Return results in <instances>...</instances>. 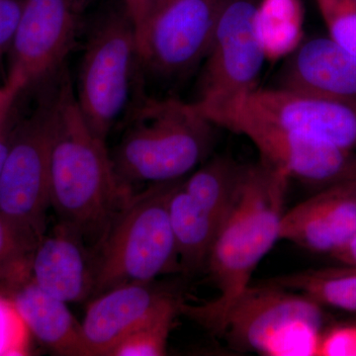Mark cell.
Here are the masks:
<instances>
[{"label":"cell","instance_id":"obj_23","mask_svg":"<svg viewBox=\"0 0 356 356\" xmlns=\"http://www.w3.org/2000/svg\"><path fill=\"white\" fill-rule=\"evenodd\" d=\"M181 301L166 307L143 323L117 344L109 356H161L166 355L168 339Z\"/></svg>","mask_w":356,"mask_h":356},{"label":"cell","instance_id":"obj_11","mask_svg":"<svg viewBox=\"0 0 356 356\" xmlns=\"http://www.w3.org/2000/svg\"><path fill=\"white\" fill-rule=\"evenodd\" d=\"M79 0H24L6 83L31 88L65 67L81 30Z\"/></svg>","mask_w":356,"mask_h":356},{"label":"cell","instance_id":"obj_13","mask_svg":"<svg viewBox=\"0 0 356 356\" xmlns=\"http://www.w3.org/2000/svg\"><path fill=\"white\" fill-rule=\"evenodd\" d=\"M179 301L154 281L121 285L98 295L81 322L88 356H109L131 332Z\"/></svg>","mask_w":356,"mask_h":356},{"label":"cell","instance_id":"obj_22","mask_svg":"<svg viewBox=\"0 0 356 356\" xmlns=\"http://www.w3.org/2000/svg\"><path fill=\"white\" fill-rule=\"evenodd\" d=\"M41 238L0 215V288L31 275V259Z\"/></svg>","mask_w":356,"mask_h":356},{"label":"cell","instance_id":"obj_16","mask_svg":"<svg viewBox=\"0 0 356 356\" xmlns=\"http://www.w3.org/2000/svg\"><path fill=\"white\" fill-rule=\"evenodd\" d=\"M277 88L356 102V60L330 37L307 40L287 57Z\"/></svg>","mask_w":356,"mask_h":356},{"label":"cell","instance_id":"obj_2","mask_svg":"<svg viewBox=\"0 0 356 356\" xmlns=\"http://www.w3.org/2000/svg\"><path fill=\"white\" fill-rule=\"evenodd\" d=\"M290 179L285 170L262 159L243 165L235 203L218 231L206 264L219 296L199 305L181 302L179 313L218 334L229 307L252 284L259 262L280 241Z\"/></svg>","mask_w":356,"mask_h":356},{"label":"cell","instance_id":"obj_21","mask_svg":"<svg viewBox=\"0 0 356 356\" xmlns=\"http://www.w3.org/2000/svg\"><path fill=\"white\" fill-rule=\"evenodd\" d=\"M269 282L310 297L318 305L356 312V267L284 274Z\"/></svg>","mask_w":356,"mask_h":356},{"label":"cell","instance_id":"obj_1","mask_svg":"<svg viewBox=\"0 0 356 356\" xmlns=\"http://www.w3.org/2000/svg\"><path fill=\"white\" fill-rule=\"evenodd\" d=\"M133 192L115 172L106 140L89 128L67 70L58 74L51 149V207L86 242H102Z\"/></svg>","mask_w":356,"mask_h":356},{"label":"cell","instance_id":"obj_6","mask_svg":"<svg viewBox=\"0 0 356 356\" xmlns=\"http://www.w3.org/2000/svg\"><path fill=\"white\" fill-rule=\"evenodd\" d=\"M321 305L302 293L267 281L250 284L232 304L218 334L236 350L269 356L318 355Z\"/></svg>","mask_w":356,"mask_h":356},{"label":"cell","instance_id":"obj_32","mask_svg":"<svg viewBox=\"0 0 356 356\" xmlns=\"http://www.w3.org/2000/svg\"><path fill=\"white\" fill-rule=\"evenodd\" d=\"M341 187L344 189V191L353 197L356 201V165L350 175H348L343 181L339 182Z\"/></svg>","mask_w":356,"mask_h":356},{"label":"cell","instance_id":"obj_15","mask_svg":"<svg viewBox=\"0 0 356 356\" xmlns=\"http://www.w3.org/2000/svg\"><path fill=\"white\" fill-rule=\"evenodd\" d=\"M355 234L356 201L341 185L334 184L284 212L280 241L332 255Z\"/></svg>","mask_w":356,"mask_h":356},{"label":"cell","instance_id":"obj_29","mask_svg":"<svg viewBox=\"0 0 356 356\" xmlns=\"http://www.w3.org/2000/svg\"><path fill=\"white\" fill-rule=\"evenodd\" d=\"M135 25H139L172 0H125Z\"/></svg>","mask_w":356,"mask_h":356},{"label":"cell","instance_id":"obj_5","mask_svg":"<svg viewBox=\"0 0 356 356\" xmlns=\"http://www.w3.org/2000/svg\"><path fill=\"white\" fill-rule=\"evenodd\" d=\"M136 25L124 0L93 21L86 37L74 95L89 128L106 140L144 97Z\"/></svg>","mask_w":356,"mask_h":356},{"label":"cell","instance_id":"obj_28","mask_svg":"<svg viewBox=\"0 0 356 356\" xmlns=\"http://www.w3.org/2000/svg\"><path fill=\"white\" fill-rule=\"evenodd\" d=\"M21 92L9 102L0 114V177L10 149L14 130L21 116L19 110Z\"/></svg>","mask_w":356,"mask_h":356},{"label":"cell","instance_id":"obj_12","mask_svg":"<svg viewBox=\"0 0 356 356\" xmlns=\"http://www.w3.org/2000/svg\"><path fill=\"white\" fill-rule=\"evenodd\" d=\"M201 113L229 109L273 122L356 153V102L282 88H257L216 104H195Z\"/></svg>","mask_w":356,"mask_h":356},{"label":"cell","instance_id":"obj_31","mask_svg":"<svg viewBox=\"0 0 356 356\" xmlns=\"http://www.w3.org/2000/svg\"><path fill=\"white\" fill-rule=\"evenodd\" d=\"M22 90L23 88L17 84L3 83V88L0 90V114L9 102L16 95H19Z\"/></svg>","mask_w":356,"mask_h":356},{"label":"cell","instance_id":"obj_27","mask_svg":"<svg viewBox=\"0 0 356 356\" xmlns=\"http://www.w3.org/2000/svg\"><path fill=\"white\" fill-rule=\"evenodd\" d=\"M23 6L24 0H0V67L10 50Z\"/></svg>","mask_w":356,"mask_h":356},{"label":"cell","instance_id":"obj_33","mask_svg":"<svg viewBox=\"0 0 356 356\" xmlns=\"http://www.w3.org/2000/svg\"><path fill=\"white\" fill-rule=\"evenodd\" d=\"M2 88H3V84H0V90H1Z\"/></svg>","mask_w":356,"mask_h":356},{"label":"cell","instance_id":"obj_7","mask_svg":"<svg viewBox=\"0 0 356 356\" xmlns=\"http://www.w3.org/2000/svg\"><path fill=\"white\" fill-rule=\"evenodd\" d=\"M60 70L35 86L36 106L20 116L0 177V215L38 238L46 233L51 207V149Z\"/></svg>","mask_w":356,"mask_h":356},{"label":"cell","instance_id":"obj_19","mask_svg":"<svg viewBox=\"0 0 356 356\" xmlns=\"http://www.w3.org/2000/svg\"><path fill=\"white\" fill-rule=\"evenodd\" d=\"M254 27L266 60L289 57L304 41L301 0H259Z\"/></svg>","mask_w":356,"mask_h":356},{"label":"cell","instance_id":"obj_8","mask_svg":"<svg viewBox=\"0 0 356 356\" xmlns=\"http://www.w3.org/2000/svg\"><path fill=\"white\" fill-rule=\"evenodd\" d=\"M229 0H172L136 26L143 74L170 79L205 58L220 14Z\"/></svg>","mask_w":356,"mask_h":356},{"label":"cell","instance_id":"obj_17","mask_svg":"<svg viewBox=\"0 0 356 356\" xmlns=\"http://www.w3.org/2000/svg\"><path fill=\"white\" fill-rule=\"evenodd\" d=\"M2 289L13 299L32 336L47 348L58 355L88 356L81 323L67 303L44 291L31 276Z\"/></svg>","mask_w":356,"mask_h":356},{"label":"cell","instance_id":"obj_26","mask_svg":"<svg viewBox=\"0 0 356 356\" xmlns=\"http://www.w3.org/2000/svg\"><path fill=\"white\" fill-rule=\"evenodd\" d=\"M318 356H356V325L334 327L322 336Z\"/></svg>","mask_w":356,"mask_h":356},{"label":"cell","instance_id":"obj_25","mask_svg":"<svg viewBox=\"0 0 356 356\" xmlns=\"http://www.w3.org/2000/svg\"><path fill=\"white\" fill-rule=\"evenodd\" d=\"M31 336L13 299L0 291V356L30 355Z\"/></svg>","mask_w":356,"mask_h":356},{"label":"cell","instance_id":"obj_4","mask_svg":"<svg viewBox=\"0 0 356 356\" xmlns=\"http://www.w3.org/2000/svg\"><path fill=\"white\" fill-rule=\"evenodd\" d=\"M132 194L115 215L96 254L92 297L130 283L182 270L168 203L177 182Z\"/></svg>","mask_w":356,"mask_h":356},{"label":"cell","instance_id":"obj_30","mask_svg":"<svg viewBox=\"0 0 356 356\" xmlns=\"http://www.w3.org/2000/svg\"><path fill=\"white\" fill-rule=\"evenodd\" d=\"M332 257L346 266L356 267V234Z\"/></svg>","mask_w":356,"mask_h":356},{"label":"cell","instance_id":"obj_3","mask_svg":"<svg viewBox=\"0 0 356 356\" xmlns=\"http://www.w3.org/2000/svg\"><path fill=\"white\" fill-rule=\"evenodd\" d=\"M120 142L111 154L124 184L182 179L210 153L214 128L193 102L145 95L123 120Z\"/></svg>","mask_w":356,"mask_h":356},{"label":"cell","instance_id":"obj_34","mask_svg":"<svg viewBox=\"0 0 356 356\" xmlns=\"http://www.w3.org/2000/svg\"><path fill=\"white\" fill-rule=\"evenodd\" d=\"M355 1H356V0H355Z\"/></svg>","mask_w":356,"mask_h":356},{"label":"cell","instance_id":"obj_9","mask_svg":"<svg viewBox=\"0 0 356 356\" xmlns=\"http://www.w3.org/2000/svg\"><path fill=\"white\" fill-rule=\"evenodd\" d=\"M203 115L216 127L252 140L262 161L285 170L291 178L322 189L343 181L356 165V153L273 122L229 109Z\"/></svg>","mask_w":356,"mask_h":356},{"label":"cell","instance_id":"obj_20","mask_svg":"<svg viewBox=\"0 0 356 356\" xmlns=\"http://www.w3.org/2000/svg\"><path fill=\"white\" fill-rule=\"evenodd\" d=\"M243 170V165L221 156L182 179L181 185L196 202L222 222L235 203Z\"/></svg>","mask_w":356,"mask_h":356},{"label":"cell","instance_id":"obj_10","mask_svg":"<svg viewBox=\"0 0 356 356\" xmlns=\"http://www.w3.org/2000/svg\"><path fill=\"white\" fill-rule=\"evenodd\" d=\"M257 0H229L206 55L197 105L235 99L259 88L266 55L254 27Z\"/></svg>","mask_w":356,"mask_h":356},{"label":"cell","instance_id":"obj_18","mask_svg":"<svg viewBox=\"0 0 356 356\" xmlns=\"http://www.w3.org/2000/svg\"><path fill=\"white\" fill-rule=\"evenodd\" d=\"M182 179L173 189L168 212L182 269L196 270L207 264L222 222L184 191Z\"/></svg>","mask_w":356,"mask_h":356},{"label":"cell","instance_id":"obj_24","mask_svg":"<svg viewBox=\"0 0 356 356\" xmlns=\"http://www.w3.org/2000/svg\"><path fill=\"white\" fill-rule=\"evenodd\" d=\"M329 37L356 60L355 0H316Z\"/></svg>","mask_w":356,"mask_h":356},{"label":"cell","instance_id":"obj_14","mask_svg":"<svg viewBox=\"0 0 356 356\" xmlns=\"http://www.w3.org/2000/svg\"><path fill=\"white\" fill-rule=\"evenodd\" d=\"M96 257L72 227L58 222L40 238L31 259V277L40 288L65 303L92 297Z\"/></svg>","mask_w":356,"mask_h":356}]
</instances>
